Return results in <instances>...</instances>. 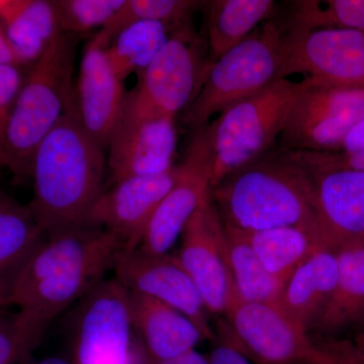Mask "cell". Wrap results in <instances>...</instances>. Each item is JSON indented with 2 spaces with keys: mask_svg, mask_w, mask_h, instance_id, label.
<instances>
[{
  "mask_svg": "<svg viewBox=\"0 0 364 364\" xmlns=\"http://www.w3.org/2000/svg\"><path fill=\"white\" fill-rule=\"evenodd\" d=\"M224 226L228 261L238 299L245 303L279 306L287 282L265 269L254 252L247 234Z\"/></svg>",
  "mask_w": 364,
  "mask_h": 364,
  "instance_id": "25",
  "label": "cell"
},
{
  "mask_svg": "<svg viewBox=\"0 0 364 364\" xmlns=\"http://www.w3.org/2000/svg\"><path fill=\"white\" fill-rule=\"evenodd\" d=\"M176 256L200 291L208 312L226 315L238 296L228 261L226 230L212 196L182 230Z\"/></svg>",
  "mask_w": 364,
  "mask_h": 364,
  "instance_id": "13",
  "label": "cell"
},
{
  "mask_svg": "<svg viewBox=\"0 0 364 364\" xmlns=\"http://www.w3.org/2000/svg\"><path fill=\"white\" fill-rule=\"evenodd\" d=\"M210 63L247 39L265 21L279 13L273 0L205 1Z\"/></svg>",
  "mask_w": 364,
  "mask_h": 364,
  "instance_id": "24",
  "label": "cell"
},
{
  "mask_svg": "<svg viewBox=\"0 0 364 364\" xmlns=\"http://www.w3.org/2000/svg\"><path fill=\"white\" fill-rule=\"evenodd\" d=\"M247 236L265 269L286 282L304 261L325 248L315 235L301 227L274 228Z\"/></svg>",
  "mask_w": 364,
  "mask_h": 364,
  "instance_id": "26",
  "label": "cell"
},
{
  "mask_svg": "<svg viewBox=\"0 0 364 364\" xmlns=\"http://www.w3.org/2000/svg\"><path fill=\"white\" fill-rule=\"evenodd\" d=\"M159 364H210V361L193 349V350L186 352L176 358Z\"/></svg>",
  "mask_w": 364,
  "mask_h": 364,
  "instance_id": "37",
  "label": "cell"
},
{
  "mask_svg": "<svg viewBox=\"0 0 364 364\" xmlns=\"http://www.w3.org/2000/svg\"><path fill=\"white\" fill-rule=\"evenodd\" d=\"M38 364H68L66 361L62 360V359L51 358L45 359V360L41 361Z\"/></svg>",
  "mask_w": 364,
  "mask_h": 364,
  "instance_id": "39",
  "label": "cell"
},
{
  "mask_svg": "<svg viewBox=\"0 0 364 364\" xmlns=\"http://www.w3.org/2000/svg\"><path fill=\"white\" fill-rule=\"evenodd\" d=\"M78 305L76 364H143L134 340L129 291L114 277L100 282Z\"/></svg>",
  "mask_w": 364,
  "mask_h": 364,
  "instance_id": "9",
  "label": "cell"
},
{
  "mask_svg": "<svg viewBox=\"0 0 364 364\" xmlns=\"http://www.w3.org/2000/svg\"><path fill=\"white\" fill-rule=\"evenodd\" d=\"M134 329L158 363L193 350L203 340L191 318L176 309L148 296L129 291Z\"/></svg>",
  "mask_w": 364,
  "mask_h": 364,
  "instance_id": "19",
  "label": "cell"
},
{
  "mask_svg": "<svg viewBox=\"0 0 364 364\" xmlns=\"http://www.w3.org/2000/svg\"><path fill=\"white\" fill-rule=\"evenodd\" d=\"M210 196L228 227L247 234L301 227L321 241L308 174L277 149L232 172L212 188Z\"/></svg>",
  "mask_w": 364,
  "mask_h": 364,
  "instance_id": "3",
  "label": "cell"
},
{
  "mask_svg": "<svg viewBox=\"0 0 364 364\" xmlns=\"http://www.w3.org/2000/svg\"><path fill=\"white\" fill-rule=\"evenodd\" d=\"M14 65L18 66L16 64V58H14L13 52L9 48V43L4 37V33L0 28V65Z\"/></svg>",
  "mask_w": 364,
  "mask_h": 364,
  "instance_id": "38",
  "label": "cell"
},
{
  "mask_svg": "<svg viewBox=\"0 0 364 364\" xmlns=\"http://www.w3.org/2000/svg\"><path fill=\"white\" fill-rule=\"evenodd\" d=\"M301 83L279 148L334 152L364 117V90L321 85L306 77Z\"/></svg>",
  "mask_w": 364,
  "mask_h": 364,
  "instance_id": "11",
  "label": "cell"
},
{
  "mask_svg": "<svg viewBox=\"0 0 364 364\" xmlns=\"http://www.w3.org/2000/svg\"><path fill=\"white\" fill-rule=\"evenodd\" d=\"M228 337L246 356L262 364H343L337 342L317 343L279 306L237 299L225 315Z\"/></svg>",
  "mask_w": 364,
  "mask_h": 364,
  "instance_id": "8",
  "label": "cell"
},
{
  "mask_svg": "<svg viewBox=\"0 0 364 364\" xmlns=\"http://www.w3.org/2000/svg\"><path fill=\"white\" fill-rule=\"evenodd\" d=\"M208 361L210 364H251L247 356L225 337L215 347Z\"/></svg>",
  "mask_w": 364,
  "mask_h": 364,
  "instance_id": "34",
  "label": "cell"
},
{
  "mask_svg": "<svg viewBox=\"0 0 364 364\" xmlns=\"http://www.w3.org/2000/svg\"><path fill=\"white\" fill-rule=\"evenodd\" d=\"M338 279L337 254L321 248L287 280L279 306L296 324L312 331L331 298Z\"/></svg>",
  "mask_w": 364,
  "mask_h": 364,
  "instance_id": "20",
  "label": "cell"
},
{
  "mask_svg": "<svg viewBox=\"0 0 364 364\" xmlns=\"http://www.w3.org/2000/svg\"><path fill=\"white\" fill-rule=\"evenodd\" d=\"M77 36L60 33L23 79L0 146V166L32 178L33 157L75 98L73 68Z\"/></svg>",
  "mask_w": 364,
  "mask_h": 364,
  "instance_id": "4",
  "label": "cell"
},
{
  "mask_svg": "<svg viewBox=\"0 0 364 364\" xmlns=\"http://www.w3.org/2000/svg\"><path fill=\"white\" fill-rule=\"evenodd\" d=\"M6 312V308H2V306H0V316H1L2 314H4Z\"/></svg>",
  "mask_w": 364,
  "mask_h": 364,
  "instance_id": "40",
  "label": "cell"
},
{
  "mask_svg": "<svg viewBox=\"0 0 364 364\" xmlns=\"http://www.w3.org/2000/svg\"><path fill=\"white\" fill-rule=\"evenodd\" d=\"M123 249L119 237L95 225L46 235L18 275L9 306L48 327L105 279Z\"/></svg>",
  "mask_w": 364,
  "mask_h": 364,
  "instance_id": "1",
  "label": "cell"
},
{
  "mask_svg": "<svg viewBox=\"0 0 364 364\" xmlns=\"http://www.w3.org/2000/svg\"><path fill=\"white\" fill-rule=\"evenodd\" d=\"M112 270L114 279L127 291L157 299L176 309L193 321L203 339L214 338L202 296L176 256L150 255L138 248L123 249Z\"/></svg>",
  "mask_w": 364,
  "mask_h": 364,
  "instance_id": "14",
  "label": "cell"
},
{
  "mask_svg": "<svg viewBox=\"0 0 364 364\" xmlns=\"http://www.w3.org/2000/svg\"><path fill=\"white\" fill-rule=\"evenodd\" d=\"M60 30L77 36L92 28H102L112 21L126 0H54L51 1Z\"/></svg>",
  "mask_w": 364,
  "mask_h": 364,
  "instance_id": "30",
  "label": "cell"
},
{
  "mask_svg": "<svg viewBox=\"0 0 364 364\" xmlns=\"http://www.w3.org/2000/svg\"><path fill=\"white\" fill-rule=\"evenodd\" d=\"M287 21L279 79L304 74L321 85L364 90V32Z\"/></svg>",
  "mask_w": 364,
  "mask_h": 364,
  "instance_id": "10",
  "label": "cell"
},
{
  "mask_svg": "<svg viewBox=\"0 0 364 364\" xmlns=\"http://www.w3.org/2000/svg\"><path fill=\"white\" fill-rule=\"evenodd\" d=\"M287 21L282 13L212 62L203 85L183 114L193 131L210 123L232 105L255 95L279 79Z\"/></svg>",
  "mask_w": 364,
  "mask_h": 364,
  "instance_id": "5",
  "label": "cell"
},
{
  "mask_svg": "<svg viewBox=\"0 0 364 364\" xmlns=\"http://www.w3.org/2000/svg\"><path fill=\"white\" fill-rule=\"evenodd\" d=\"M344 364H364V330L353 342H340Z\"/></svg>",
  "mask_w": 364,
  "mask_h": 364,
  "instance_id": "36",
  "label": "cell"
},
{
  "mask_svg": "<svg viewBox=\"0 0 364 364\" xmlns=\"http://www.w3.org/2000/svg\"><path fill=\"white\" fill-rule=\"evenodd\" d=\"M0 28L18 66L33 64L62 33L51 1L0 0Z\"/></svg>",
  "mask_w": 364,
  "mask_h": 364,
  "instance_id": "21",
  "label": "cell"
},
{
  "mask_svg": "<svg viewBox=\"0 0 364 364\" xmlns=\"http://www.w3.org/2000/svg\"><path fill=\"white\" fill-rule=\"evenodd\" d=\"M301 90V82L277 79L232 105L210 123L212 188L269 152L282 135Z\"/></svg>",
  "mask_w": 364,
  "mask_h": 364,
  "instance_id": "6",
  "label": "cell"
},
{
  "mask_svg": "<svg viewBox=\"0 0 364 364\" xmlns=\"http://www.w3.org/2000/svg\"><path fill=\"white\" fill-rule=\"evenodd\" d=\"M46 233L28 208L0 191V306L7 308L18 275Z\"/></svg>",
  "mask_w": 364,
  "mask_h": 364,
  "instance_id": "22",
  "label": "cell"
},
{
  "mask_svg": "<svg viewBox=\"0 0 364 364\" xmlns=\"http://www.w3.org/2000/svg\"><path fill=\"white\" fill-rule=\"evenodd\" d=\"M210 174L212 144L208 124L193 131L183 159L177 165L176 182L155 210L139 250L150 255L169 254L191 215L210 196Z\"/></svg>",
  "mask_w": 364,
  "mask_h": 364,
  "instance_id": "12",
  "label": "cell"
},
{
  "mask_svg": "<svg viewBox=\"0 0 364 364\" xmlns=\"http://www.w3.org/2000/svg\"><path fill=\"white\" fill-rule=\"evenodd\" d=\"M304 171L323 246L337 253L364 245V171Z\"/></svg>",
  "mask_w": 364,
  "mask_h": 364,
  "instance_id": "16",
  "label": "cell"
},
{
  "mask_svg": "<svg viewBox=\"0 0 364 364\" xmlns=\"http://www.w3.org/2000/svg\"><path fill=\"white\" fill-rule=\"evenodd\" d=\"M105 149L86 132L76 97L33 157L28 207L46 235L86 224L105 191Z\"/></svg>",
  "mask_w": 364,
  "mask_h": 364,
  "instance_id": "2",
  "label": "cell"
},
{
  "mask_svg": "<svg viewBox=\"0 0 364 364\" xmlns=\"http://www.w3.org/2000/svg\"><path fill=\"white\" fill-rule=\"evenodd\" d=\"M79 116L86 132L104 149L116 128L126 91L105 48L95 40L86 45L75 90Z\"/></svg>",
  "mask_w": 364,
  "mask_h": 364,
  "instance_id": "18",
  "label": "cell"
},
{
  "mask_svg": "<svg viewBox=\"0 0 364 364\" xmlns=\"http://www.w3.org/2000/svg\"><path fill=\"white\" fill-rule=\"evenodd\" d=\"M23 79L18 66L0 65V146Z\"/></svg>",
  "mask_w": 364,
  "mask_h": 364,
  "instance_id": "33",
  "label": "cell"
},
{
  "mask_svg": "<svg viewBox=\"0 0 364 364\" xmlns=\"http://www.w3.org/2000/svg\"><path fill=\"white\" fill-rule=\"evenodd\" d=\"M176 176L177 166H174L159 176L131 177L112 184L91 208L86 224L112 232L121 239L126 250L138 248L146 228Z\"/></svg>",
  "mask_w": 364,
  "mask_h": 364,
  "instance_id": "17",
  "label": "cell"
},
{
  "mask_svg": "<svg viewBox=\"0 0 364 364\" xmlns=\"http://www.w3.org/2000/svg\"><path fill=\"white\" fill-rule=\"evenodd\" d=\"M177 146L176 119L121 114L107 153L112 184L136 176H152L173 168Z\"/></svg>",
  "mask_w": 364,
  "mask_h": 364,
  "instance_id": "15",
  "label": "cell"
},
{
  "mask_svg": "<svg viewBox=\"0 0 364 364\" xmlns=\"http://www.w3.org/2000/svg\"><path fill=\"white\" fill-rule=\"evenodd\" d=\"M207 40L193 25L177 28L170 35L138 82L126 92L121 114L141 117H169L193 102L203 85L210 60Z\"/></svg>",
  "mask_w": 364,
  "mask_h": 364,
  "instance_id": "7",
  "label": "cell"
},
{
  "mask_svg": "<svg viewBox=\"0 0 364 364\" xmlns=\"http://www.w3.org/2000/svg\"><path fill=\"white\" fill-rule=\"evenodd\" d=\"M171 30L160 21H141L124 28L105 48L121 80L145 70L168 41Z\"/></svg>",
  "mask_w": 364,
  "mask_h": 364,
  "instance_id": "27",
  "label": "cell"
},
{
  "mask_svg": "<svg viewBox=\"0 0 364 364\" xmlns=\"http://www.w3.org/2000/svg\"><path fill=\"white\" fill-rule=\"evenodd\" d=\"M364 150V117L345 136L334 152L354 153Z\"/></svg>",
  "mask_w": 364,
  "mask_h": 364,
  "instance_id": "35",
  "label": "cell"
},
{
  "mask_svg": "<svg viewBox=\"0 0 364 364\" xmlns=\"http://www.w3.org/2000/svg\"><path fill=\"white\" fill-rule=\"evenodd\" d=\"M284 14L293 25L301 28H345L364 32V0L293 1Z\"/></svg>",
  "mask_w": 364,
  "mask_h": 364,
  "instance_id": "29",
  "label": "cell"
},
{
  "mask_svg": "<svg viewBox=\"0 0 364 364\" xmlns=\"http://www.w3.org/2000/svg\"><path fill=\"white\" fill-rule=\"evenodd\" d=\"M47 326L21 312L0 316V364H14L36 346Z\"/></svg>",
  "mask_w": 364,
  "mask_h": 364,
  "instance_id": "31",
  "label": "cell"
},
{
  "mask_svg": "<svg viewBox=\"0 0 364 364\" xmlns=\"http://www.w3.org/2000/svg\"><path fill=\"white\" fill-rule=\"evenodd\" d=\"M280 155L306 171L352 169L364 171V150L354 153L279 149Z\"/></svg>",
  "mask_w": 364,
  "mask_h": 364,
  "instance_id": "32",
  "label": "cell"
},
{
  "mask_svg": "<svg viewBox=\"0 0 364 364\" xmlns=\"http://www.w3.org/2000/svg\"><path fill=\"white\" fill-rule=\"evenodd\" d=\"M338 279L313 330L333 337L364 327V245L338 251Z\"/></svg>",
  "mask_w": 364,
  "mask_h": 364,
  "instance_id": "23",
  "label": "cell"
},
{
  "mask_svg": "<svg viewBox=\"0 0 364 364\" xmlns=\"http://www.w3.org/2000/svg\"><path fill=\"white\" fill-rule=\"evenodd\" d=\"M203 4L205 1L189 0H126L119 13L92 39L105 48L124 28L141 21H160L173 32L193 25L191 16Z\"/></svg>",
  "mask_w": 364,
  "mask_h": 364,
  "instance_id": "28",
  "label": "cell"
}]
</instances>
